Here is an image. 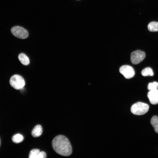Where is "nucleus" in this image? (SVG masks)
Listing matches in <instances>:
<instances>
[{
    "label": "nucleus",
    "instance_id": "obj_1",
    "mask_svg": "<svg viewBox=\"0 0 158 158\" xmlns=\"http://www.w3.org/2000/svg\"><path fill=\"white\" fill-rule=\"evenodd\" d=\"M52 147L57 153L63 156H68L72 152L71 143L68 138L63 135H59L53 139Z\"/></svg>",
    "mask_w": 158,
    "mask_h": 158
},
{
    "label": "nucleus",
    "instance_id": "obj_2",
    "mask_svg": "<svg viewBox=\"0 0 158 158\" xmlns=\"http://www.w3.org/2000/svg\"><path fill=\"white\" fill-rule=\"evenodd\" d=\"M149 109V106L147 104L138 102L132 105L130 110L132 114L134 115H141L146 113Z\"/></svg>",
    "mask_w": 158,
    "mask_h": 158
},
{
    "label": "nucleus",
    "instance_id": "obj_3",
    "mask_svg": "<svg viewBox=\"0 0 158 158\" xmlns=\"http://www.w3.org/2000/svg\"><path fill=\"white\" fill-rule=\"evenodd\" d=\"M9 82L10 85L17 90L22 89L25 85V82L23 78L20 75L16 74L11 77Z\"/></svg>",
    "mask_w": 158,
    "mask_h": 158
},
{
    "label": "nucleus",
    "instance_id": "obj_4",
    "mask_svg": "<svg viewBox=\"0 0 158 158\" xmlns=\"http://www.w3.org/2000/svg\"><path fill=\"white\" fill-rule=\"evenodd\" d=\"M11 32L15 37L21 39H25L28 36V31L24 28L20 26H16L12 28Z\"/></svg>",
    "mask_w": 158,
    "mask_h": 158
},
{
    "label": "nucleus",
    "instance_id": "obj_5",
    "mask_svg": "<svg viewBox=\"0 0 158 158\" xmlns=\"http://www.w3.org/2000/svg\"><path fill=\"white\" fill-rule=\"evenodd\" d=\"M145 57V54L144 51L137 50L131 53L130 61L133 64H137L143 61Z\"/></svg>",
    "mask_w": 158,
    "mask_h": 158
},
{
    "label": "nucleus",
    "instance_id": "obj_6",
    "mask_svg": "<svg viewBox=\"0 0 158 158\" xmlns=\"http://www.w3.org/2000/svg\"><path fill=\"white\" fill-rule=\"evenodd\" d=\"M119 71L120 73L126 79L133 78L135 74V71L133 68L128 65H124L121 66Z\"/></svg>",
    "mask_w": 158,
    "mask_h": 158
},
{
    "label": "nucleus",
    "instance_id": "obj_7",
    "mask_svg": "<svg viewBox=\"0 0 158 158\" xmlns=\"http://www.w3.org/2000/svg\"><path fill=\"white\" fill-rule=\"evenodd\" d=\"M150 103L152 104H156L158 103V90H150L147 95Z\"/></svg>",
    "mask_w": 158,
    "mask_h": 158
},
{
    "label": "nucleus",
    "instance_id": "obj_8",
    "mask_svg": "<svg viewBox=\"0 0 158 158\" xmlns=\"http://www.w3.org/2000/svg\"><path fill=\"white\" fill-rule=\"evenodd\" d=\"M43 129L42 126L40 125H36L32 130L31 134L34 137H38L42 134Z\"/></svg>",
    "mask_w": 158,
    "mask_h": 158
},
{
    "label": "nucleus",
    "instance_id": "obj_9",
    "mask_svg": "<svg viewBox=\"0 0 158 158\" xmlns=\"http://www.w3.org/2000/svg\"><path fill=\"white\" fill-rule=\"evenodd\" d=\"M18 59L21 63L23 65H27L30 63L29 59L24 53L20 54L18 56Z\"/></svg>",
    "mask_w": 158,
    "mask_h": 158
},
{
    "label": "nucleus",
    "instance_id": "obj_10",
    "mask_svg": "<svg viewBox=\"0 0 158 158\" xmlns=\"http://www.w3.org/2000/svg\"><path fill=\"white\" fill-rule=\"evenodd\" d=\"M150 123L155 132L158 133V117L156 116H153L151 119Z\"/></svg>",
    "mask_w": 158,
    "mask_h": 158
},
{
    "label": "nucleus",
    "instance_id": "obj_11",
    "mask_svg": "<svg viewBox=\"0 0 158 158\" xmlns=\"http://www.w3.org/2000/svg\"><path fill=\"white\" fill-rule=\"evenodd\" d=\"M148 29L151 32L158 31V22H152L150 23L147 26Z\"/></svg>",
    "mask_w": 158,
    "mask_h": 158
},
{
    "label": "nucleus",
    "instance_id": "obj_12",
    "mask_svg": "<svg viewBox=\"0 0 158 158\" xmlns=\"http://www.w3.org/2000/svg\"><path fill=\"white\" fill-rule=\"evenodd\" d=\"M143 76H153L154 73L152 69L150 67H146L143 69L141 72Z\"/></svg>",
    "mask_w": 158,
    "mask_h": 158
},
{
    "label": "nucleus",
    "instance_id": "obj_13",
    "mask_svg": "<svg viewBox=\"0 0 158 158\" xmlns=\"http://www.w3.org/2000/svg\"><path fill=\"white\" fill-rule=\"evenodd\" d=\"M24 139L23 136L19 133H18L14 135L12 138V141L16 143H19Z\"/></svg>",
    "mask_w": 158,
    "mask_h": 158
},
{
    "label": "nucleus",
    "instance_id": "obj_14",
    "mask_svg": "<svg viewBox=\"0 0 158 158\" xmlns=\"http://www.w3.org/2000/svg\"><path fill=\"white\" fill-rule=\"evenodd\" d=\"M158 88V83L154 82L149 83L147 86V89L150 90L157 89Z\"/></svg>",
    "mask_w": 158,
    "mask_h": 158
},
{
    "label": "nucleus",
    "instance_id": "obj_15",
    "mask_svg": "<svg viewBox=\"0 0 158 158\" xmlns=\"http://www.w3.org/2000/svg\"><path fill=\"white\" fill-rule=\"evenodd\" d=\"M40 150L38 149H33L30 152L29 155V158H36Z\"/></svg>",
    "mask_w": 158,
    "mask_h": 158
},
{
    "label": "nucleus",
    "instance_id": "obj_16",
    "mask_svg": "<svg viewBox=\"0 0 158 158\" xmlns=\"http://www.w3.org/2000/svg\"><path fill=\"white\" fill-rule=\"evenodd\" d=\"M47 157L46 153L43 151H42L39 152L36 158H45Z\"/></svg>",
    "mask_w": 158,
    "mask_h": 158
},
{
    "label": "nucleus",
    "instance_id": "obj_17",
    "mask_svg": "<svg viewBox=\"0 0 158 158\" xmlns=\"http://www.w3.org/2000/svg\"></svg>",
    "mask_w": 158,
    "mask_h": 158
}]
</instances>
